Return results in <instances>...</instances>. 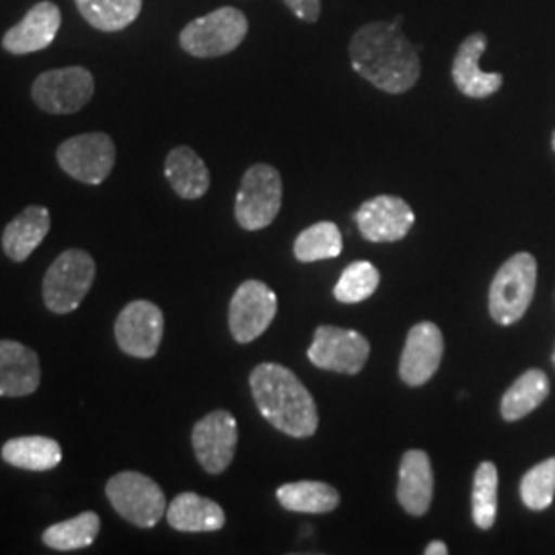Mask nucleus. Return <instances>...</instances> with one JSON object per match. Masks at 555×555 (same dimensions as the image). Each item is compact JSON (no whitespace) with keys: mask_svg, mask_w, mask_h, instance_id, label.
<instances>
[{"mask_svg":"<svg viewBox=\"0 0 555 555\" xmlns=\"http://www.w3.org/2000/svg\"><path fill=\"white\" fill-rule=\"evenodd\" d=\"M62 13L56 2L43 0L27 11V15L2 36V50L25 56L46 50L60 31Z\"/></svg>","mask_w":555,"mask_h":555,"instance_id":"obj_16","label":"nucleus"},{"mask_svg":"<svg viewBox=\"0 0 555 555\" xmlns=\"http://www.w3.org/2000/svg\"><path fill=\"white\" fill-rule=\"evenodd\" d=\"M284 4L295 13V17L307 23H318L321 15V0H284Z\"/></svg>","mask_w":555,"mask_h":555,"instance_id":"obj_32","label":"nucleus"},{"mask_svg":"<svg viewBox=\"0 0 555 555\" xmlns=\"http://www.w3.org/2000/svg\"><path fill=\"white\" fill-rule=\"evenodd\" d=\"M371 354L369 339L354 330H341L336 325H321L307 352L309 360L323 371L341 375H357Z\"/></svg>","mask_w":555,"mask_h":555,"instance_id":"obj_11","label":"nucleus"},{"mask_svg":"<svg viewBox=\"0 0 555 555\" xmlns=\"http://www.w3.org/2000/svg\"><path fill=\"white\" fill-rule=\"evenodd\" d=\"M488 48L486 34L476 31L459 46L453 60V80L455 87L472 100H486L500 91L504 77L500 73H483L479 68V60Z\"/></svg>","mask_w":555,"mask_h":555,"instance_id":"obj_17","label":"nucleus"},{"mask_svg":"<svg viewBox=\"0 0 555 555\" xmlns=\"http://www.w3.org/2000/svg\"><path fill=\"white\" fill-rule=\"evenodd\" d=\"M278 502L291 513L325 515L339 506L336 488L323 481H293L278 488Z\"/></svg>","mask_w":555,"mask_h":555,"instance_id":"obj_24","label":"nucleus"},{"mask_svg":"<svg viewBox=\"0 0 555 555\" xmlns=\"http://www.w3.org/2000/svg\"><path fill=\"white\" fill-rule=\"evenodd\" d=\"M165 334L163 311L151 300H132L119 311L114 336L128 357L153 358Z\"/></svg>","mask_w":555,"mask_h":555,"instance_id":"obj_12","label":"nucleus"},{"mask_svg":"<svg viewBox=\"0 0 555 555\" xmlns=\"http://www.w3.org/2000/svg\"><path fill=\"white\" fill-rule=\"evenodd\" d=\"M550 396V380L547 375L539 369L527 371L525 375L516 378L511 389L502 397L500 412L508 422H516L520 417L529 416Z\"/></svg>","mask_w":555,"mask_h":555,"instance_id":"obj_25","label":"nucleus"},{"mask_svg":"<svg viewBox=\"0 0 555 555\" xmlns=\"http://www.w3.org/2000/svg\"><path fill=\"white\" fill-rule=\"evenodd\" d=\"M341 233L334 222H318L305 229L295 241V258L302 263L337 258L341 254Z\"/></svg>","mask_w":555,"mask_h":555,"instance_id":"obj_28","label":"nucleus"},{"mask_svg":"<svg viewBox=\"0 0 555 555\" xmlns=\"http://www.w3.org/2000/svg\"><path fill=\"white\" fill-rule=\"evenodd\" d=\"M276 311V293L261 280H245L229 305V330L238 344H249L266 334Z\"/></svg>","mask_w":555,"mask_h":555,"instance_id":"obj_10","label":"nucleus"},{"mask_svg":"<svg viewBox=\"0 0 555 555\" xmlns=\"http://www.w3.org/2000/svg\"><path fill=\"white\" fill-rule=\"evenodd\" d=\"M50 227L52 219L46 206H27L2 231L4 256L15 263L25 261L40 247L41 241L48 237Z\"/></svg>","mask_w":555,"mask_h":555,"instance_id":"obj_20","label":"nucleus"},{"mask_svg":"<svg viewBox=\"0 0 555 555\" xmlns=\"http://www.w3.org/2000/svg\"><path fill=\"white\" fill-rule=\"evenodd\" d=\"M80 17L105 34H116L139 20L142 0H75Z\"/></svg>","mask_w":555,"mask_h":555,"instance_id":"obj_27","label":"nucleus"},{"mask_svg":"<svg viewBox=\"0 0 555 555\" xmlns=\"http://www.w3.org/2000/svg\"><path fill=\"white\" fill-rule=\"evenodd\" d=\"M41 383L40 357L15 339H0V397L31 396Z\"/></svg>","mask_w":555,"mask_h":555,"instance_id":"obj_18","label":"nucleus"},{"mask_svg":"<svg viewBox=\"0 0 555 555\" xmlns=\"http://www.w3.org/2000/svg\"><path fill=\"white\" fill-rule=\"evenodd\" d=\"M555 496V456L535 465L520 481V498L527 508L541 513Z\"/></svg>","mask_w":555,"mask_h":555,"instance_id":"obj_31","label":"nucleus"},{"mask_svg":"<svg viewBox=\"0 0 555 555\" xmlns=\"http://www.w3.org/2000/svg\"><path fill=\"white\" fill-rule=\"evenodd\" d=\"M282 208V178L272 165H251L238 185L235 219L245 231H261L276 220Z\"/></svg>","mask_w":555,"mask_h":555,"instance_id":"obj_7","label":"nucleus"},{"mask_svg":"<svg viewBox=\"0 0 555 555\" xmlns=\"http://www.w3.org/2000/svg\"><path fill=\"white\" fill-rule=\"evenodd\" d=\"M358 231L373 243H393L410 233L416 222L414 210L405 199L397 196H377L366 199L357 215Z\"/></svg>","mask_w":555,"mask_h":555,"instance_id":"obj_14","label":"nucleus"},{"mask_svg":"<svg viewBox=\"0 0 555 555\" xmlns=\"http://www.w3.org/2000/svg\"><path fill=\"white\" fill-rule=\"evenodd\" d=\"M426 555H447L449 554V547H447V543H442V541H433V543H428V547H426Z\"/></svg>","mask_w":555,"mask_h":555,"instance_id":"obj_33","label":"nucleus"},{"mask_svg":"<svg viewBox=\"0 0 555 555\" xmlns=\"http://www.w3.org/2000/svg\"><path fill=\"white\" fill-rule=\"evenodd\" d=\"M60 169L87 185H101L116 165V144L105 132L64 140L56 151Z\"/></svg>","mask_w":555,"mask_h":555,"instance_id":"obj_9","label":"nucleus"},{"mask_svg":"<svg viewBox=\"0 0 555 555\" xmlns=\"http://www.w3.org/2000/svg\"><path fill=\"white\" fill-rule=\"evenodd\" d=\"M435 474L430 456L424 451H408L399 465L397 500L408 515L424 516L433 504Z\"/></svg>","mask_w":555,"mask_h":555,"instance_id":"obj_19","label":"nucleus"},{"mask_svg":"<svg viewBox=\"0 0 555 555\" xmlns=\"http://www.w3.org/2000/svg\"><path fill=\"white\" fill-rule=\"evenodd\" d=\"M444 354V337L438 325L422 321L408 334L403 354L399 360V377L405 385L420 387L437 375Z\"/></svg>","mask_w":555,"mask_h":555,"instance_id":"obj_15","label":"nucleus"},{"mask_svg":"<svg viewBox=\"0 0 555 555\" xmlns=\"http://www.w3.org/2000/svg\"><path fill=\"white\" fill-rule=\"evenodd\" d=\"M100 515L87 511L48 527L41 533V541L46 547L56 552H77V550L91 547L100 535Z\"/></svg>","mask_w":555,"mask_h":555,"instance_id":"obj_26","label":"nucleus"},{"mask_svg":"<svg viewBox=\"0 0 555 555\" xmlns=\"http://www.w3.org/2000/svg\"><path fill=\"white\" fill-rule=\"evenodd\" d=\"M552 146H554V151H555V132H554V139H552Z\"/></svg>","mask_w":555,"mask_h":555,"instance_id":"obj_34","label":"nucleus"},{"mask_svg":"<svg viewBox=\"0 0 555 555\" xmlns=\"http://www.w3.org/2000/svg\"><path fill=\"white\" fill-rule=\"evenodd\" d=\"M247 31L249 21L243 11L220 7L204 17L190 21L179 34V46L196 59H219L237 50Z\"/></svg>","mask_w":555,"mask_h":555,"instance_id":"obj_4","label":"nucleus"},{"mask_svg":"<svg viewBox=\"0 0 555 555\" xmlns=\"http://www.w3.org/2000/svg\"><path fill=\"white\" fill-rule=\"evenodd\" d=\"M537 284V261L531 254H516L508 259L490 288V315L500 325H513L525 318Z\"/></svg>","mask_w":555,"mask_h":555,"instance_id":"obj_6","label":"nucleus"},{"mask_svg":"<svg viewBox=\"0 0 555 555\" xmlns=\"http://www.w3.org/2000/svg\"><path fill=\"white\" fill-rule=\"evenodd\" d=\"M95 93V79L85 66L46 70L31 85V100L41 112L70 116L80 112Z\"/></svg>","mask_w":555,"mask_h":555,"instance_id":"obj_8","label":"nucleus"},{"mask_svg":"<svg viewBox=\"0 0 555 555\" xmlns=\"http://www.w3.org/2000/svg\"><path fill=\"white\" fill-rule=\"evenodd\" d=\"M237 420L227 410H215L196 422L192 430V447L202 469L219 476L229 469L237 449Z\"/></svg>","mask_w":555,"mask_h":555,"instance_id":"obj_13","label":"nucleus"},{"mask_svg":"<svg viewBox=\"0 0 555 555\" xmlns=\"http://www.w3.org/2000/svg\"><path fill=\"white\" fill-rule=\"evenodd\" d=\"M249 387L259 414L282 435L293 438L315 435L319 426L315 399L291 369L276 362H261L249 377Z\"/></svg>","mask_w":555,"mask_h":555,"instance_id":"obj_2","label":"nucleus"},{"mask_svg":"<svg viewBox=\"0 0 555 555\" xmlns=\"http://www.w3.org/2000/svg\"><path fill=\"white\" fill-rule=\"evenodd\" d=\"M472 508H474V522L479 529L488 531L494 527L498 515V469L496 465L490 461H483L477 467Z\"/></svg>","mask_w":555,"mask_h":555,"instance_id":"obj_29","label":"nucleus"},{"mask_svg":"<svg viewBox=\"0 0 555 555\" xmlns=\"http://www.w3.org/2000/svg\"><path fill=\"white\" fill-rule=\"evenodd\" d=\"M399 25L401 20L366 23L354 34L348 48L358 75L391 95L410 91L422 73L417 50Z\"/></svg>","mask_w":555,"mask_h":555,"instance_id":"obj_1","label":"nucleus"},{"mask_svg":"<svg viewBox=\"0 0 555 555\" xmlns=\"http://www.w3.org/2000/svg\"><path fill=\"white\" fill-rule=\"evenodd\" d=\"M98 276V263L89 251L66 249L48 268L41 297L48 311L54 315H68L77 311L80 302L89 295Z\"/></svg>","mask_w":555,"mask_h":555,"instance_id":"obj_3","label":"nucleus"},{"mask_svg":"<svg viewBox=\"0 0 555 555\" xmlns=\"http://www.w3.org/2000/svg\"><path fill=\"white\" fill-rule=\"evenodd\" d=\"M167 522L179 533H212L220 531L227 522L224 511L215 500L183 492L167 506Z\"/></svg>","mask_w":555,"mask_h":555,"instance_id":"obj_21","label":"nucleus"},{"mask_svg":"<svg viewBox=\"0 0 555 555\" xmlns=\"http://www.w3.org/2000/svg\"><path fill=\"white\" fill-rule=\"evenodd\" d=\"M105 496L124 520L139 529H153L167 513L159 483L139 472H119L109 477Z\"/></svg>","mask_w":555,"mask_h":555,"instance_id":"obj_5","label":"nucleus"},{"mask_svg":"<svg viewBox=\"0 0 555 555\" xmlns=\"http://www.w3.org/2000/svg\"><path fill=\"white\" fill-rule=\"evenodd\" d=\"M165 178L179 198L199 199L210 188V171L190 146H176L165 160Z\"/></svg>","mask_w":555,"mask_h":555,"instance_id":"obj_22","label":"nucleus"},{"mask_svg":"<svg viewBox=\"0 0 555 555\" xmlns=\"http://www.w3.org/2000/svg\"><path fill=\"white\" fill-rule=\"evenodd\" d=\"M380 282V274L371 261L350 263L341 278L337 280L334 297L339 302H360L375 295Z\"/></svg>","mask_w":555,"mask_h":555,"instance_id":"obj_30","label":"nucleus"},{"mask_svg":"<svg viewBox=\"0 0 555 555\" xmlns=\"http://www.w3.org/2000/svg\"><path fill=\"white\" fill-rule=\"evenodd\" d=\"M0 456L7 465L25 472H52L62 463V447L50 437H17L4 442Z\"/></svg>","mask_w":555,"mask_h":555,"instance_id":"obj_23","label":"nucleus"}]
</instances>
